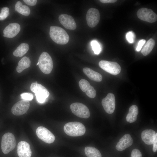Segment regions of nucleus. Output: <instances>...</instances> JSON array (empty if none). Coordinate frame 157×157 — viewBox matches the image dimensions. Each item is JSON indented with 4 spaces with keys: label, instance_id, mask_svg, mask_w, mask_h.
<instances>
[{
    "label": "nucleus",
    "instance_id": "423d86ee",
    "mask_svg": "<svg viewBox=\"0 0 157 157\" xmlns=\"http://www.w3.org/2000/svg\"><path fill=\"white\" fill-rule=\"evenodd\" d=\"M72 113L77 117L83 118H88L90 116L89 110L83 104L78 102L73 103L70 106Z\"/></svg>",
    "mask_w": 157,
    "mask_h": 157
},
{
    "label": "nucleus",
    "instance_id": "dca6fc26",
    "mask_svg": "<svg viewBox=\"0 0 157 157\" xmlns=\"http://www.w3.org/2000/svg\"><path fill=\"white\" fill-rule=\"evenodd\" d=\"M17 151L19 157H31L32 152L29 144L25 141H21L18 143Z\"/></svg>",
    "mask_w": 157,
    "mask_h": 157
},
{
    "label": "nucleus",
    "instance_id": "4468645a",
    "mask_svg": "<svg viewBox=\"0 0 157 157\" xmlns=\"http://www.w3.org/2000/svg\"><path fill=\"white\" fill-rule=\"evenodd\" d=\"M79 85L81 90L85 93L87 96L91 98L95 97L96 93L95 90L87 80L81 79L79 82Z\"/></svg>",
    "mask_w": 157,
    "mask_h": 157
},
{
    "label": "nucleus",
    "instance_id": "cd10ccee",
    "mask_svg": "<svg viewBox=\"0 0 157 157\" xmlns=\"http://www.w3.org/2000/svg\"><path fill=\"white\" fill-rule=\"evenodd\" d=\"M135 37V34L132 31H129L126 35V38L127 40L129 43H131L134 42Z\"/></svg>",
    "mask_w": 157,
    "mask_h": 157
},
{
    "label": "nucleus",
    "instance_id": "7ed1b4c3",
    "mask_svg": "<svg viewBox=\"0 0 157 157\" xmlns=\"http://www.w3.org/2000/svg\"><path fill=\"white\" fill-rule=\"evenodd\" d=\"M38 66L41 71L46 74H50L53 66L52 59L48 53L46 52H42L38 59Z\"/></svg>",
    "mask_w": 157,
    "mask_h": 157
},
{
    "label": "nucleus",
    "instance_id": "f257e3e1",
    "mask_svg": "<svg viewBox=\"0 0 157 157\" xmlns=\"http://www.w3.org/2000/svg\"><path fill=\"white\" fill-rule=\"evenodd\" d=\"M49 35L52 40L59 44H65L69 42V36L67 32L62 28L56 26H51Z\"/></svg>",
    "mask_w": 157,
    "mask_h": 157
},
{
    "label": "nucleus",
    "instance_id": "6ab92c4d",
    "mask_svg": "<svg viewBox=\"0 0 157 157\" xmlns=\"http://www.w3.org/2000/svg\"><path fill=\"white\" fill-rule=\"evenodd\" d=\"M84 73L90 79L97 82L101 81L102 76L101 74L88 67L83 69Z\"/></svg>",
    "mask_w": 157,
    "mask_h": 157
},
{
    "label": "nucleus",
    "instance_id": "c756f323",
    "mask_svg": "<svg viewBox=\"0 0 157 157\" xmlns=\"http://www.w3.org/2000/svg\"><path fill=\"white\" fill-rule=\"evenodd\" d=\"M142 154L140 151L138 149H133L132 151L131 157H142Z\"/></svg>",
    "mask_w": 157,
    "mask_h": 157
},
{
    "label": "nucleus",
    "instance_id": "7c9ffc66",
    "mask_svg": "<svg viewBox=\"0 0 157 157\" xmlns=\"http://www.w3.org/2000/svg\"><path fill=\"white\" fill-rule=\"evenodd\" d=\"M145 42L146 40L144 39H142L139 41L136 47V51H139L141 50L142 47Z\"/></svg>",
    "mask_w": 157,
    "mask_h": 157
},
{
    "label": "nucleus",
    "instance_id": "1a4fd4ad",
    "mask_svg": "<svg viewBox=\"0 0 157 157\" xmlns=\"http://www.w3.org/2000/svg\"><path fill=\"white\" fill-rule=\"evenodd\" d=\"M36 134L40 139L47 143H51L55 140L54 135L47 129L43 126H39L37 128Z\"/></svg>",
    "mask_w": 157,
    "mask_h": 157
},
{
    "label": "nucleus",
    "instance_id": "6e6552de",
    "mask_svg": "<svg viewBox=\"0 0 157 157\" xmlns=\"http://www.w3.org/2000/svg\"><path fill=\"white\" fill-rule=\"evenodd\" d=\"M137 15L141 20L153 23L157 20V15L151 9L147 8H141L138 10Z\"/></svg>",
    "mask_w": 157,
    "mask_h": 157
},
{
    "label": "nucleus",
    "instance_id": "c85d7f7f",
    "mask_svg": "<svg viewBox=\"0 0 157 157\" xmlns=\"http://www.w3.org/2000/svg\"><path fill=\"white\" fill-rule=\"evenodd\" d=\"M20 96L23 100L28 101L32 100L33 97V95L28 92L23 93L21 94Z\"/></svg>",
    "mask_w": 157,
    "mask_h": 157
},
{
    "label": "nucleus",
    "instance_id": "9b49d317",
    "mask_svg": "<svg viewBox=\"0 0 157 157\" xmlns=\"http://www.w3.org/2000/svg\"><path fill=\"white\" fill-rule=\"evenodd\" d=\"M30 105L29 101L22 100L15 103L11 109L12 113L15 115H21L28 110Z\"/></svg>",
    "mask_w": 157,
    "mask_h": 157
},
{
    "label": "nucleus",
    "instance_id": "393cba45",
    "mask_svg": "<svg viewBox=\"0 0 157 157\" xmlns=\"http://www.w3.org/2000/svg\"><path fill=\"white\" fill-rule=\"evenodd\" d=\"M84 151L88 157H101V154L99 151L93 147H86Z\"/></svg>",
    "mask_w": 157,
    "mask_h": 157
},
{
    "label": "nucleus",
    "instance_id": "aec40b11",
    "mask_svg": "<svg viewBox=\"0 0 157 157\" xmlns=\"http://www.w3.org/2000/svg\"><path fill=\"white\" fill-rule=\"evenodd\" d=\"M138 113V109L135 105L131 106L129 109V113L126 117V120L129 123H133L137 119Z\"/></svg>",
    "mask_w": 157,
    "mask_h": 157
},
{
    "label": "nucleus",
    "instance_id": "c9c22d12",
    "mask_svg": "<svg viewBox=\"0 0 157 157\" xmlns=\"http://www.w3.org/2000/svg\"><path fill=\"white\" fill-rule=\"evenodd\" d=\"M35 83H38L37 82V81H36L35 82Z\"/></svg>",
    "mask_w": 157,
    "mask_h": 157
},
{
    "label": "nucleus",
    "instance_id": "ddd939ff",
    "mask_svg": "<svg viewBox=\"0 0 157 157\" xmlns=\"http://www.w3.org/2000/svg\"><path fill=\"white\" fill-rule=\"evenodd\" d=\"M58 19L61 24L66 28L73 30L76 28L75 22L71 16L66 14H62L59 15Z\"/></svg>",
    "mask_w": 157,
    "mask_h": 157
},
{
    "label": "nucleus",
    "instance_id": "72a5a7b5",
    "mask_svg": "<svg viewBox=\"0 0 157 157\" xmlns=\"http://www.w3.org/2000/svg\"><path fill=\"white\" fill-rule=\"evenodd\" d=\"M99 1L102 3H115L117 1L116 0H100Z\"/></svg>",
    "mask_w": 157,
    "mask_h": 157
},
{
    "label": "nucleus",
    "instance_id": "5701e85b",
    "mask_svg": "<svg viewBox=\"0 0 157 157\" xmlns=\"http://www.w3.org/2000/svg\"><path fill=\"white\" fill-rule=\"evenodd\" d=\"M15 10L19 13L25 16H28L30 13V10L27 6L23 5L20 1L17 2L15 6Z\"/></svg>",
    "mask_w": 157,
    "mask_h": 157
},
{
    "label": "nucleus",
    "instance_id": "9d476101",
    "mask_svg": "<svg viewBox=\"0 0 157 157\" xmlns=\"http://www.w3.org/2000/svg\"><path fill=\"white\" fill-rule=\"evenodd\" d=\"M100 18L99 10L94 8H90L88 11L86 19L88 25L91 28L95 27L98 23Z\"/></svg>",
    "mask_w": 157,
    "mask_h": 157
},
{
    "label": "nucleus",
    "instance_id": "f03ea898",
    "mask_svg": "<svg viewBox=\"0 0 157 157\" xmlns=\"http://www.w3.org/2000/svg\"><path fill=\"white\" fill-rule=\"evenodd\" d=\"M64 131L68 135L76 137L83 135L85 133L86 129L82 123L74 122L66 123L64 126Z\"/></svg>",
    "mask_w": 157,
    "mask_h": 157
},
{
    "label": "nucleus",
    "instance_id": "a878e982",
    "mask_svg": "<svg viewBox=\"0 0 157 157\" xmlns=\"http://www.w3.org/2000/svg\"><path fill=\"white\" fill-rule=\"evenodd\" d=\"M91 44L94 53L96 54H99L101 51V48L99 43L96 40H92L91 42Z\"/></svg>",
    "mask_w": 157,
    "mask_h": 157
},
{
    "label": "nucleus",
    "instance_id": "4be33fe9",
    "mask_svg": "<svg viewBox=\"0 0 157 157\" xmlns=\"http://www.w3.org/2000/svg\"><path fill=\"white\" fill-rule=\"evenodd\" d=\"M29 45L25 43L21 44L13 52V55L15 56L21 57L28 51Z\"/></svg>",
    "mask_w": 157,
    "mask_h": 157
},
{
    "label": "nucleus",
    "instance_id": "bb28decb",
    "mask_svg": "<svg viewBox=\"0 0 157 157\" xmlns=\"http://www.w3.org/2000/svg\"><path fill=\"white\" fill-rule=\"evenodd\" d=\"M9 10L8 7H4L1 9V12L0 13V20L5 19L9 16Z\"/></svg>",
    "mask_w": 157,
    "mask_h": 157
},
{
    "label": "nucleus",
    "instance_id": "20e7f679",
    "mask_svg": "<svg viewBox=\"0 0 157 157\" xmlns=\"http://www.w3.org/2000/svg\"><path fill=\"white\" fill-rule=\"evenodd\" d=\"M15 138L11 133L8 132L3 136L1 141V149L3 154H7L13 150L16 146Z\"/></svg>",
    "mask_w": 157,
    "mask_h": 157
},
{
    "label": "nucleus",
    "instance_id": "2f4dec72",
    "mask_svg": "<svg viewBox=\"0 0 157 157\" xmlns=\"http://www.w3.org/2000/svg\"><path fill=\"white\" fill-rule=\"evenodd\" d=\"M153 151L154 152H156L157 151V133H156L154 139L153 143Z\"/></svg>",
    "mask_w": 157,
    "mask_h": 157
},
{
    "label": "nucleus",
    "instance_id": "412c9836",
    "mask_svg": "<svg viewBox=\"0 0 157 157\" xmlns=\"http://www.w3.org/2000/svg\"><path fill=\"white\" fill-rule=\"evenodd\" d=\"M31 60L29 58L25 56L19 61L16 70L18 73H21L24 69L29 67L31 65Z\"/></svg>",
    "mask_w": 157,
    "mask_h": 157
},
{
    "label": "nucleus",
    "instance_id": "b1692460",
    "mask_svg": "<svg viewBox=\"0 0 157 157\" xmlns=\"http://www.w3.org/2000/svg\"><path fill=\"white\" fill-rule=\"evenodd\" d=\"M155 44V41L152 38L149 39L141 51L144 56L149 54L151 51Z\"/></svg>",
    "mask_w": 157,
    "mask_h": 157
},
{
    "label": "nucleus",
    "instance_id": "a211bd4d",
    "mask_svg": "<svg viewBox=\"0 0 157 157\" xmlns=\"http://www.w3.org/2000/svg\"><path fill=\"white\" fill-rule=\"evenodd\" d=\"M156 132L152 129H146L141 133V137L142 141L146 144L151 145L153 143Z\"/></svg>",
    "mask_w": 157,
    "mask_h": 157
},
{
    "label": "nucleus",
    "instance_id": "f8f14e48",
    "mask_svg": "<svg viewBox=\"0 0 157 157\" xmlns=\"http://www.w3.org/2000/svg\"><path fill=\"white\" fill-rule=\"evenodd\" d=\"M102 104L106 113L108 114L113 113L115 110V102L114 95L109 93L102 101Z\"/></svg>",
    "mask_w": 157,
    "mask_h": 157
},
{
    "label": "nucleus",
    "instance_id": "473e14b6",
    "mask_svg": "<svg viewBox=\"0 0 157 157\" xmlns=\"http://www.w3.org/2000/svg\"><path fill=\"white\" fill-rule=\"evenodd\" d=\"M23 1L26 4L31 6L35 5L37 3L36 0H24Z\"/></svg>",
    "mask_w": 157,
    "mask_h": 157
},
{
    "label": "nucleus",
    "instance_id": "f3484780",
    "mask_svg": "<svg viewBox=\"0 0 157 157\" xmlns=\"http://www.w3.org/2000/svg\"><path fill=\"white\" fill-rule=\"evenodd\" d=\"M133 143V140L130 135L126 134L119 140L116 146V148L118 151H122L131 145Z\"/></svg>",
    "mask_w": 157,
    "mask_h": 157
},
{
    "label": "nucleus",
    "instance_id": "f704fd0d",
    "mask_svg": "<svg viewBox=\"0 0 157 157\" xmlns=\"http://www.w3.org/2000/svg\"><path fill=\"white\" fill-rule=\"evenodd\" d=\"M38 64H39V63L38 62L37 63V64H36V65H38Z\"/></svg>",
    "mask_w": 157,
    "mask_h": 157
},
{
    "label": "nucleus",
    "instance_id": "0eeeda50",
    "mask_svg": "<svg viewBox=\"0 0 157 157\" xmlns=\"http://www.w3.org/2000/svg\"><path fill=\"white\" fill-rule=\"evenodd\" d=\"M99 64L101 69L112 75H117L121 72L120 66L115 62L102 60L99 61Z\"/></svg>",
    "mask_w": 157,
    "mask_h": 157
},
{
    "label": "nucleus",
    "instance_id": "2eb2a0df",
    "mask_svg": "<svg viewBox=\"0 0 157 157\" xmlns=\"http://www.w3.org/2000/svg\"><path fill=\"white\" fill-rule=\"evenodd\" d=\"M20 30V26L18 24H10L4 29L3 36L8 38H13L18 34Z\"/></svg>",
    "mask_w": 157,
    "mask_h": 157
},
{
    "label": "nucleus",
    "instance_id": "39448f33",
    "mask_svg": "<svg viewBox=\"0 0 157 157\" xmlns=\"http://www.w3.org/2000/svg\"><path fill=\"white\" fill-rule=\"evenodd\" d=\"M30 89L35 93L37 101L40 103L44 102L49 95V93L47 90L39 83H32L31 85Z\"/></svg>",
    "mask_w": 157,
    "mask_h": 157
}]
</instances>
